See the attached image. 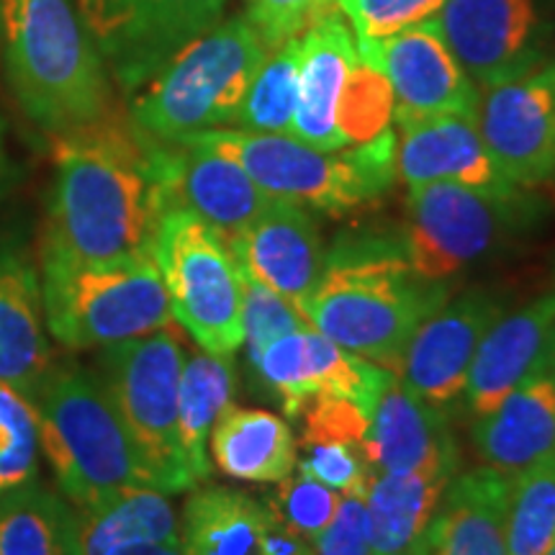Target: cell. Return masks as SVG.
<instances>
[{
  "instance_id": "1",
  "label": "cell",
  "mask_w": 555,
  "mask_h": 555,
  "mask_svg": "<svg viewBox=\"0 0 555 555\" xmlns=\"http://www.w3.org/2000/svg\"><path fill=\"white\" fill-rule=\"evenodd\" d=\"M54 183L41 260L103 262L152 255L168 208L159 142L114 111L54 134Z\"/></svg>"
},
{
  "instance_id": "2",
  "label": "cell",
  "mask_w": 555,
  "mask_h": 555,
  "mask_svg": "<svg viewBox=\"0 0 555 555\" xmlns=\"http://www.w3.org/2000/svg\"><path fill=\"white\" fill-rule=\"evenodd\" d=\"M448 298V283L416 273L404 240L358 234L327 249L324 273L298 314L347 352L393 371L414 332Z\"/></svg>"
},
{
  "instance_id": "3",
  "label": "cell",
  "mask_w": 555,
  "mask_h": 555,
  "mask_svg": "<svg viewBox=\"0 0 555 555\" xmlns=\"http://www.w3.org/2000/svg\"><path fill=\"white\" fill-rule=\"evenodd\" d=\"M11 88L50 134L111 114L106 62L69 0H0Z\"/></svg>"
},
{
  "instance_id": "4",
  "label": "cell",
  "mask_w": 555,
  "mask_h": 555,
  "mask_svg": "<svg viewBox=\"0 0 555 555\" xmlns=\"http://www.w3.org/2000/svg\"><path fill=\"white\" fill-rule=\"evenodd\" d=\"M26 399L37 414L39 446L69 504H93L127 486L157 489L99 373L73 360L52 363Z\"/></svg>"
},
{
  "instance_id": "5",
  "label": "cell",
  "mask_w": 555,
  "mask_h": 555,
  "mask_svg": "<svg viewBox=\"0 0 555 555\" xmlns=\"http://www.w3.org/2000/svg\"><path fill=\"white\" fill-rule=\"evenodd\" d=\"M240 165L270 198H286L330 217H350L378 204L397 180V134L391 129L365 144L317 150L288 134L211 129L180 137Z\"/></svg>"
},
{
  "instance_id": "6",
  "label": "cell",
  "mask_w": 555,
  "mask_h": 555,
  "mask_svg": "<svg viewBox=\"0 0 555 555\" xmlns=\"http://www.w3.org/2000/svg\"><path fill=\"white\" fill-rule=\"evenodd\" d=\"M270 50L245 16L219 21L137 90L134 127L157 142L229 127Z\"/></svg>"
},
{
  "instance_id": "7",
  "label": "cell",
  "mask_w": 555,
  "mask_h": 555,
  "mask_svg": "<svg viewBox=\"0 0 555 555\" xmlns=\"http://www.w3.org/2000/svg\"><path fill=\"white\" fill-rule=\"evenodd\" d=\"M47 332L67 350L127 343L172 327V309L152 255L103 262L41 260Z\"/></svg>"
},
{
  "instance_id": "8",
  "label": "cell",
  "mask_w": 555,
  "mask_h": 555,
  "mask_svg": "<svg viewBox=\"0 0 555 555\" xmlns=\"http://www.w3.org/2000/svg\"><path fill=\"white\" fill-rule=\"evenodd\" d=\"M152 258L180 327L204 352L237 356L245 343V275L229 242L196 214L168 206L157 221Z\"/></svg>"
},
{
  "instance_id": "9",
  "label": "cell",
  "mask_w": 555,
  "mask_h": 555,
  "mask_svg": "<svg viewBox=\"0 0 555 555\" xmlns=\"http://www.w3.org/2000/svg\"><path fill=\"white\" fill-rule=\"evenodd\" d=\"M540 204L522 189L486 191L461 183L409 189L404 247L409 262L429 281L476 266L535 227Z\"/></svg>"
},
{
  "instance_id": "10",
  "label": "cell",
  "mask_w": 555,
  "mask_h": 555,
  "mask_svg": "<svg viewBox=\"0 0 555 555\" xmlns=\"http://www.w3.org/2000/svg\"><path fill=\"white\" fill-rule=\"evenodd\" d=\"M185 363L183 339L165 327L101 347L95 373L124 427L165 494L196 489L178 437V391Z\"/></svg>"
},
{
  "instance_id": "11",
  "label": "cell",
  "mask_w": 555,
  "mask_h": 555,
  "mask_svg": "<svg viewBox=\"0 0 555 555\" xmlns=\"http://www.w3.org/2000/svg\"><path fill=\"white\" fill-rule=\"evenodd\" d=\"M227 0H78L82 26L127 93L219 24Z\"/></svg>"
},
{
  "instance_id": "12",
  "label": "cell",
  "mask_w": 555,
  "mask_h": 555,
  "mask_svg": "<svg viewBox=\"0 0 555 555\" xmlns=\"http://www.w3.org/2000/svg\"><path fill=\"white\" fill-rule=\"evenodd\" d=\"M476 127L502 176L530 191L555 178V57L478 88Z\"/></svg>"
},
{
  "instance_id": "13",
  "label": "cell",
  "mask_w": 555,
  "mask_h": 555,
  "mask_svg": "<svg viewBox=\"0 0 555 555\" xmlns=\"http://www.w3.org/2000/svg\"><path fill=\"white\" fill-rule=\"evenodd\" d=\"M253 371L291 420H301L311 401L324 397L356 401L371 416L393 376V371L347 352L314 327L278 337L262 350Z\"/></svg>"
},
{
  "instance_id": "14",
  "label": "cell",
  "mask_w": 555,
  "mask_h": 555,
  "mask_svg": "<svg viewBox=\"0 0 555 555\" xmlns=\"http://www.w3.org/2000/svg\"><path fill=\"white\" fill-rule=\"evenodd\" d=\"M360 60L384 73L393 93V121L476 114L478 90L442 41L433 18L380 39H358Z\"/></svg>"
},
{
  "instance_id": "15",
  "label": "cell",
  "mask_w": 555,
  "mask_h": 555,
  "mask_svg": "<svg viewBox=\"0 0 555 555\" xmlns=\"http://www.w3.org/2000/svg\"><path fill=\"white\" fill-rule=\"evenodd\" d=\"M502 296L489 288L448 298L409 339L393 376L416 397L448 412L457 399H463L478 345L502 317Z\"/></svg>"
},
{
  "instance_id": "16",
  "label": "cell",
  "mask_w": 555,
  "mask_h": 555,
  "mask_svg": "<svg viewBox=\"0 0 555 555\" xmlns=\"http://www.w3.org/2000/svg\"><path fill=\"white\" fill-rule=\"evenodd\" d=\"M429 18L476 90L545 54L538 0H446Z\"/></svg>"
},
{
  "instance_id": "17",
  "label": "cell",
  "mask_w": 555,
  "mask_h": 555,
  "mask_svg": "<svg viewBox=\"0 0 555 555\" xmlns=\"http://www.w3.org/2000/svg\"><path fill=\"white\" fill-rule=\"evenodd\" d=\"M159 178L168 206L196 214L227 242L253 227L273 201L234 159L191 142H159Z\"/></svg>"
},
{
  "instance_id": "18",
  "label": "cell",
  "mask_w": 555,
  "mask_h": 555,
  "mask_svg": "<svg viewBox=\"0 0 555 555\" xmlns=\"http://www.w3.org/2000/svg\"><path fill=\"white\" fill-rule=\"evenodd\" d=\"M242 275L253 278L298 309L314 294L327 262L322 229L311 208L273 198L266 214L229 242Z\"/></svg>"
},
{
  "instance_id": "19",
  "label": "cell",
  "mask_w": 555,
  "mask_h": 555,
  "mask_svg": "<svg viewBox=\"0 0 555 555\" xmlns=\"http://www.w3.org/2000/svg\"><path fill=\"white\" fill-rule=\"evenodd\" d=\"M180 543L183 555H317L262 499L229 486L193 491L180 515Z\"/></svg>"
},
{
  "instance_id": "20",
  "label": "cell",
  "mask_w": 555,
  "mask_h": 555,
  "mask_svg": "<svg viewBox=\"0 0 555 555\" xmlns=\"http://www.w3.org/2000/svg\"><path fill=\"white\" fill-rule=\"evenodd\" d=\"M365 457L373 474L450 470L457 474V440L446 409L416 397L397 376L367 416Z\"/></svg>"
},
{
  "instance_id": "21",
  "label": "cell",
  "mask_w": 555,
  "mask_h": 555,
  "mask_svg": "<svg viewBox=\"0 0 555 555\" xmlns=\"http://www.w3.org/2000/svg\"><path fill=\"white\" fill-rule=\"evenodd\" d=\"M555 352V286L499 317L478 345L463 399L474 416L489 414L506 393Z\"/></svg>"
},
{
  "instance_id": "22",
  "label": "cell",
  "mask_w": 555,
  "mask_h": 555,
  "mask_svg": "<svg viewBox=\"0 0 555 555\" xmlns=\"http://www.w3.org/2000/svg\"><path fill=\"white\" fill-rule=\"evenodd\" d=\"M397 178L406 189L425 183H461L486 191H515L478 134L476 119L442 114L399 127Z\"/></svg>"
},
{
  "instance_id": "23",
  "label": "cell",
  "mask_w": 555,
  "mask_h": 555,
  "mask_svg": "<svg viewBox=\"0 0 555 555\" xmlns=\"http://www.w3.org/2000/svg\"><path fill=\"white\" fill-rule=\"evenodd\" d=\"M470 442L486 466L512 478L555 455V352L489 414L476 416Z\"/></svg>"
},
{
  "instance_id": "24",
  "label": "cell",
  "mask_w": 555,
  "mask_h": 555,
  "mask_svg": "<svg viewBox=\"0 0 555 555\" xmlns=\"http://www.w3.org/2000/svg\"><path fill=\"white\" fill-rule=\"evenodd\" d=\"M358 62V39L343 11L317 21L301 37V73L291 137L317 150H345L337 106L347 75Z\"/></svg>"
},
{
  "instance_id": "25",
  "label": "cell",
  "mask_w": 555,
  "mask_h": 555,
  "mask_svg": "<svg viewBox=\"0 0 555 555\" xmlns=\"http://www.w3.org/2000/svg\"><path fill=\"white\" fill-rule=\"evenodd\" d=\"M512 476L481 466L450 478L422 551L425 555H509L506 512Z\"/></svg>"
},
{
  "instance_id": "26",
  "label": "cell",
  "mask_w": 555,
  "mask_h": 555,
  "mask_svg": "<svg viewBox=\"0 0 555 555\" xmlns=\"http://www.w3.org/2000/svg\"><path fill=\"white\" fill-rule=\"evenodd\" d=\"M52 363L39 270L24 249L0 247V384L29 397Z\"/></svg>"
},
{
  "instance_id": "27",
  "label": "cell",
  "mask_w": 555,
  "mask_h": 555,
  "mask_svg": "<svg viewBox=\"0 0 555 555\" xmlns=\"http://www.w3.org/2000/svg\"><path fill=\"white\" fill-rule=\"evenodd\" d=\"M180 538V517L170 494L127 486L99 502L75 506V555H111L137 543Z\"/></svg>"
},
{
  "instance_id": "28",
  "label": "cell",
  "mask_w": 555,
  "mask_h": 555,
  "mask_svg": "<svg viewBox=\"0 0 555 555\" xmlns=\"http://www.w3.org/2000/svg\"><path fill=\"white\" fill-rule=\"evenodd\" d=\"M450 470L373 474L365 489L373 555H416L446 494Z\"/></svg>"
},
{
  "instance_id": "29",
  "label": "cell",
  "mask_w": 555,
  "mask_h": 555,
  "mask_svg": "<svg viewBox=\"0 0 555 555\" xmlns=\"http://www.w3.org/2000/svg\"><path fill=\"white\" fill-rule=\"evenodd\" d=\"M217 468L247 483H278L296 470L298 446L288 422L266 409L229 404L208 437Z\"/></svg>"
},
{
  "instance_id": "30",
  "label": "cell",
  "mask_w": 555,
  "mask_h": 555,
  "mask_svg": "<svg viewBox=\"0 0 555 555\" xmlns=\"http://www.w3.org/2000/svg\"><path fill=\"white\" fill-rule=\"evenodd\" d=\"M234 380V358L211 356L204 350L185 356L178 391V437L196 486L211 476L208 437L219 414L232 404Z\"/></svg>"
},
{
  "instance_id": "31",
  "label": "cell",
  "mask_w": 555,
  "mask_h": 555,
  "mask_svg": "<svg viewBox=\"0 0 555 555\" xmlns=\"http://www.w3.org/2000/svg\"><path fill=\"white\" fill-rule=\"evenodd\" d=\"M0 555H75V506L34 478L0 491Z\"/></svg>"
},
{
  "instance_id": "32",
  "label": "cell",
  "mask_w": 555,
  "mask_h": 555,
  "mask_svg": "<svg viewBox=\"0 0 555 555\" xmlns=\"http://www.w3.org/2000/svg\"><path fill=\"white\" fill-rule=\"evenodd\" d=\"M301 73V37L268 54L242 101L234 127L255 134H288L294 127Z\"/></svg>"
},
{
  "instance_id": "33",
  "label": "cell",
  "mask_w": 555,
  "mask_h": 555,
  "mask_svg": "<svg viewBox=\"0 0 555 555\" xmlns=\"http://www.w3.org/2000/svg\"><path fill=\"white\" fill-rule=\"evenodd\" d=\"M555 543V455L512 478L506 512L509 555H545Z\"/></svg>"
},
{
  "instance_id": "34",
  "label": "cell",
  "mask_w": 555,
  "mask_h": 555,
  "mask_svg": "<svg viewBox=\"0 0 555 555\" xmlns=\"http://www.w3.org/2000/svg\"><path fill=\"white\" fill-rule=\"evenodd\" d=\"M393 121V93L384 73L360 60L347 75V82L339 95L337 127L345 142L365 144L391 129Z\"/></svg>"
},
{
  "instance_id": "35",
  "label": "cell",
  "mask_w": 555,
  "mask_h": 555,
  "mask_svg": "<svg viewBox=\"0 0 555 555\" xmlns=\"http://www.w3.org/2000/svg\"><path fill=\"white\" fill-rule=\"evenodd\" d=\"M37 414L24 393L0 384V491L37 478Z\"/></svg>"
},
{
  "instance_id": "36",
  "label": "cell",
  "mask_w": 555,
  "mask_h": 555,
  "mask_svg": "<svg viewBox=\"0 0 555 555\" xmlns=\"http://www.w3.org/2000/svg\"><path fill=\"white\" fill-rule=\"evenodd\" d=\"M262 502L283 525L298 535L314 540L337 515L343 494L314 478L296 474L278 481L273 494H268Z\"/></svg>"
},
{
  "instance_id": "37",
  "label": "cell",
  "mask_w": 555,
  "mask_h": 555,
  "mask_svg": "<svg viewBox=\"0 0 555 555\" xmlns=\"http://www.w3.org/2000/svg\"><path fill=\"white\" fill-rule=\"evenodd\" d=\"M296 470L339 491L343 496H365L367 481L373 476L365 446L339 440H301V457H296Z\"/></svg>"
},
{
  "instance_id": "38",
  "label": "cell",
  "mask_w": 555,
  "mask_h": 555,
  "mask_svg": "<svg viewBox=\"0 0 555 555\" xmlns=\"http://www.w3.org/2000/svg\"><path fill=\"white\" fill-rule=\"evenodd\" d=\"M242 324H245V352L247 363L253 367L262 356V350L278 337L291 335L309 327L307 319L298 314V309L288 298L275 294L273 288L262 286L245 275V307H242Z\"/></svg>"
},
{
  "instance_id": "39",
  "label": "cell",
  "mask_w": 555,
  "mask_h": 555,
  "mask_svg": "<svg viewBox=\"0 0 555 555\" xmlns=\"http://www.w3.org/2000/svg\"><path fill=\"white\" fill-rule=\"evenodd\" d=\"M339 11V0H247L245 18L270 52L304 37L317 21Z\"/></svg>"
},
{
  "instance_id": "40",
  "label": "cell",
  "mask_w": 555,
  "mask_h": 555,
  "mask_svg": "<svg viewBox=\"0 0 555 555\" xmlns=\"http://www.w3.org/2000/svg\"><path fill=\"white\" fill-rule=\"evenodd\" d=\"M446 0H339L356 39H380L433 16Z\"/></svg>"
},
{
  "instance_id": "41",
  "label": "cell",
  "mask_w": 555,
  "mask_h": 555,
  "mask_svg": "<svg viewBox=\"0 0 555 555\" xmlns=\"http://www.w3.org/2000/svg\"><path fill=\"white\" fill-rule=\"evenodd\" d=\"M317 555H373L363 496H343L337 515L311 540Z\"/></svg>"
},
{
  "instance_id": "42",
  "label": "cell",
  "mask_w": 555,
  "mask_h": 555,
  "mask_svg": "<svg viewBox=\"0 0 555 555\" xmlns=\"http://www.w3.org/2000/svg\"><path fill=\"white\" fill-rule=\"evenodd\" d=\"M111 555H183V543L176 540H159V543H137Z\"/></svg>"
},
{
  "instance_id": "43",
  "label": "cell",
  "mask_w": 555,
  "mask_h": 555,
  "mask_svg": "<svg viewBox=\"0 0 555 555\" xmlns=\"http://www.w3.org/2000/svg\"><path fill=\"white\" fill-rule=\"evenodd\" d=\"M5 172V124H3V116H0V178H3Z\"/></svg>"
},
{
  "instance_id": "44",
  "label": "cell",
  "mask_w": 555,
  "mask_h": 555,
  "mask_svg": "<svg viewBox=\"0 0 555 555\" xmlns=\"http://www.w3.org/2000/svg\"><path fill=\"white\" fill-rule=\"evenodd\" d=\"M545 555H555V543L551 545V547H547V553Z\"/></svg>"
},
{
  "instance_id": "45",
  "label": "cell",
  "mask_w": 555,
  "mask_h": 555,
  "mask_svg": "<svg viewBox=\"0 0 555 555\" xmlns=\"http://www.w3.org/2000/svg\"><path fill=\"white\" fill-rule=\"evenodd\" d=\"M416 555H425V551H422V547H420V553H416Z\"/></svg>"
}]
</instances>
